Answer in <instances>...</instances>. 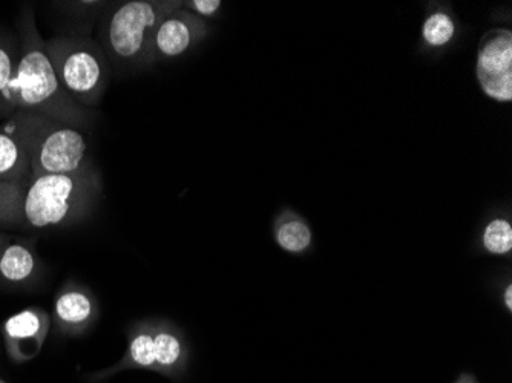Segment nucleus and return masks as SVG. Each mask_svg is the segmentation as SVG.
Instances as JSON below:
<instances>
[{"mask_svg": "<svg viewBox=\"0 0 512 383\" xmlns=\"http://www.w3.org/2000/svg\"><path fill=\"white\" fill-rule=\"evenodd\" d=\"M25 22V20H23ZM16 77L11 85L13 111L31 112L79 128L85 109L74 102L60 85L46 42L37 31L33 16L23 23Z\"/></svg>", "mask_w": 512, "mask_h": 383, "instance_id": "f257e3e1", "label": "nucleus"}, {"mask_svg": "<svg viewBox=\"0 0 512 383\" xmlns=\"http://www.w3.org/2000/svg\"><path fill=\"white\" fill-rule=\"evenodd\" d=\"M13 115L5 128L17 135L27 149L31 178L80 174L91 169L88 141L77 126L31 112H14Z\"/></svg>", "mask_w": 512, "mask_h": 383, "instance_id": "f03ea898", "label": "nucleus"}, {"mask_svg": "<svg viewBox=\"0 0 512 383\" xmlns=\"http://www.w3.org/2000/svg\"><path fill=\"white\" fill-rule=\"evenodd\" d=\"M97 190L99 178L91 169L80 174L33 177L23 195V223L48 229L77 220L94 201Z\"/></svg>", "mask_w": 512, "mask_h": 383, "instance_id": "7ed1b4c3", "label": "nucleus"}, {"mask_svg": "<svg viewBox=\"0 0 512 383\" xmlns=\"http://www.w3.org/2000/svg\"><path fill=\"white\" fill-rule=\"evenodd\" d=\"M60 85L66 94L85 109L96 106L109 82L108 60L96 43L63 37L46 42Z\"/></svg>", "mask_w": 512, "mask_h": 383, "instance_id": "20e7f679", "label": "nucleus"}, {"mask_svg": "<svg viewBox=\"0 0 512 383\" xmlns=\"http://www.w3.org/2000/svg\"><path fill=\"white\" fill-rule=\"evenodd\" d=\"M177 2L132 0L115 8L106 27V48L117 62L138 65L152 59V43L161 20L178 10Z\"/></svg>", "mask_w": 512, "mask_h": 383, "instance_id": "39448f33", "label": "nucleus"}, {"mask_svg": "<svg viewBox=\"0 0 512 383\" xmlns=\"http://www.w3.org/2000/svg\"><path fill=\"white\" fill-rule=\"evenodd\" d=\"M50 333V316L40 308H27L5 321L4 336L8 356L16 364L30 362L39 356Z\"/></svg>", "mask_w": 512, "mask_h": 383, "instance_id": "423d86ee", "label": "nucleus"}, {"mask_svg": "<svg viewBox=\"0 0 512 383\" xmlns=\"http://www.w3.org/2000/svg\"><path fill=\"white\" fill-rule=\"evenodd\" d=\"M206 33L200 17L181 8L161 20L152 43V59H172L188 53Z\"/></svg>", "mask_w": 512, "mask_h": 383, "instance_id": "0eeeda50", "label": "nucleus"}, {"mask_svg": "<svg viewBox=\"0 0 512 383\" xmlns=\"http://www.w3.org/2000/svg\"><path fill=\"white\" fill-rule=\"evenodd\" d=\"M154 333L155 373L178 379L188 365V347L183 334L172 325H152Z\"/></svg>", "mask_w": 512, "mask_h": 383, "instance_id": "6e6552de", "label": "nucleus"}, {"mask_svg": "<svg viewBox=\"0 0 512 383\" xmlns=\"http://www.w3.org/2000/svg\"><path fill=\"white\" fill-rule=\"evenodd\" d=\"M506 73H512V33L497 28L486 33L480 43L477 76H497Z\"/></svg>", "mask_w": 512, "mask_h": 383, "instance_id": "1a4fd4ad", "label": "nucleus"}, {"mask_svg": "<svg viewBox=\"0 0 512 383\" xmlns=\"http://www.w3.org/2000/svg\"><path fill=\"white\" fill-rule=\"evenodd\" d=\"M57 322L68 331L82 330L96 316V302L80 287H66L54 305Z\"/></svg>", "mask_w": 512, "mask_h": 383, "instance_id": "9d476101", "label": "nucleus"}, {"mask_svg": "<svg viewBox=\"0 0 512 383\" xmlns=\"http://www.w3.org/2000/svg\"><path fill=\"white\" fill-rule=\"evenodd\" d=\"M31 181V164L27 149L17 135L4 128L0 131V183L22 184Z\"/></svg>", "mask_w": 512, "mask_h": 383, "instance_id": "9b49d317", "label": "nucleus"}, {"mask_svg": "<svg viewBox=\"0 0 512 383\" xmlns=\"http://www.w3.org/2000/svg\"><path fill=\"white\" fill-rule=\"evenodd\" d=\"M275 239L284 252L306 253L312 247L313 235L309 224L292 212H284L275 221Z\"/></svg>", "mask_w": 512, "mask_h": 383, "instance_id": "f8f14e48", "label": "nucleus"}, {"mask_svg": "<svg viewBox=\"0 0 512 383\" xmlns=\"http://www.w3.org/2000/svg\"><path fill=\"white\" fill-rule=\"evenodd\" d=\"M36 272V258L23 244H11L0 253V278L11 284H22Z\"/></svg>", "mask_w": 512, "mask_h": 383, "instance_id": "ddd939ff", "label": "nucleus"}, {"mask_svg": "<svg viewBox=\"0 0 512 383\" xmlns=\"http://www.w3.org/2000/svg\"><path fill=\"white\" fill-rule=\"evenodd\" d=\"M125 368H143V370H155L154 333L151 327H140L131 334L129 339L128 354L119 367H115L112 373Z\"/></svg>", "mask_w": 512, "mask_h": 383, "instance_id": "4468645a", "label": "nucleus"}, {"mask_svg": "<svg viewBox=\"0 0 512 383\" xmlns=\"http://www.w3.org/2000/svg\"><path fill=\"white\" fill-rule=\"evenodd\" d=\"M482 247L494 256H508L512 252V226L505 218H496L486 224L482 233Z\"/></svg>", "mask_w": 512, "mask_h": 383, "instance_id": "2eb2a0df", "label": "nucleus"}, {"mask_svg": "<svg viewBox=\"0 0 512 383\" xmlns=\"http://www.w3.org/2000/svg\"><path fill=\"white\" fill-rule=\"evenodd\" d=\"M27 186L0 183V224L23 223V195Z\"/></svg>", "mask_w": 512, "mask_h": 383, "instance_id": "dca6fc26", "label": "nucleus"}, {"mask_svg": "<svg viewBox=\"0 0 512 383\" xmlns=\"http://www.w3.org/2000/svg\"><path fill=\"white\" fill-rule=\"evenodd\" d=\"M17 60L19 56H16L14 50L0 42V105H7L10 109H13L11 85L16 77Z\"/></svg>", "mask_w": 512, "mask_h": 383, "instance_id": "f3484780", "label": "nucleus"}, {"mask_svg": "<svg viewBox=\"0 0 512 383\" xmlns=\"http://www.w3.org/2000/svg\"><path fill=\"white\" fill-rule=\"evenodd\" d=\"M456 33V25L448 14L436 13L428 17L424 25V39L428 45L444 46Z\"/></svg>", "mask_w": 512, "mask_h": 383, "instance_id": "a211bd4d", "label": "nucleus"}, {"mask_svg": "<svg viewBox=\"0 0 512 383\" xmlns=\"http://www.w3.org/2000/svg\"><path fill=\"white\" fill-rule=\"evenodd\" d=\"M480 86L486 95L497 102H511L512 73L497 74V76H477Z\"/></svg>", "mask_w": 512, "mask_h": 383, "instance_id": "6ab92c4d", "label": "nucleus"}, {"mask_svg": "<svg viewBox=\"0 0 512 383\" xmlns=\"http://www.w3.org/2000/svg\"><path fill=\"white\" fill-rule=\"evenodd\" d=\"M221 5L223 4L220 0H194V2L184 4V7L194 11L195 16L211 17L220 11Z\"/></svg>", "mask_w": 512, "mask_h": 383, "instance_id": "aec40b11", "label": "nucleus"}, {"mask_svg": "<svg viewBox=\"0 0 512 383\" xmlns=\"http://www.w3.org/2000/svg\"><path fill=\"white\" fill-rule=\"evenodd\" d=\"M503 304H505L506 310L508 313L512 311V284L509 282L505 287V292H503Z\"/></svg>", "mask_w": 512, "mask_h": 383, "instance_id": "412c9836", "label": "nucleus"}, {"mask_svg": "<svg viewBox=\"0 0 512 383\" xmlns=\"http://www.w3.org/2000/svg\"><path fill=\"white\" fill-rule=\"evenodd\" d=\"M453 383H480L477 377L471 373H462Z\"/></svg>", "mask_w": 512, "mask_h": 383, "instance_id": "4be33fe9", "label": "nucleus"}, {"mask_svg": "<svg viewBox=\"0 0 512 383\" xmlns=\"http://www.w3.org/2000/svg\"><path fill=\"white\" fill-rule=\"evenodd\" d=\"M0 383H5L4 380H0Z\"/></svg>", "mask_w": 512, "mask_h": 383, "instance_id": "5701e85b", "label": "nucleus"}]
</instances>
